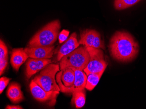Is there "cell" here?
Returning a JSON list of instances; mask_svg holds the SVG:
<instances>
[{
  "instance_id": "obj_1",
  "label": "cell",
  "mask_w": 146,
  "mask_h": 109,
  "mask_svg": "<svg viewBox=\"0 0 146 109\" xmlns=\"http://www.w3.org/2000/svg\"><path fill=\"white\" fill-rule=\"evenodd\" d=\"M109 48L112 58L122 62L134 60L139 51L138 44L132 35L120 31H116L111 37Z\"/></svg>"
},
{
  "instance_id": "obj_2",
  "label": "cell",
  "mask_w": 146,
  "mask_h": 109,
  "mask_svg": "<svg viewBox=\"0 0 146 109\" xmlns=\"http://www.w3.org/2000/svg\"><path fill=\"white\" fill-rule=\"evenodd\" d=\"M60 27L59 20H56L49 23L31 38L28 47L52 46L58 38Z\"/></svg>"
},
{
  "instance_id": "obj_3",
  "label": "cell",
  "mask_w": 146,
  "mask_h": 109,
  "mask_svg": "<svg viewBox=\"0 0 146 109\" xmlns=\"http://www.w3.org/2000/svg\"><path fill=\"white\" fill-rule=\"evenodd\" d=\"M60 70V65L51 63L46 66L33 80L38 86L46 91H60V88L55 80L56 74Z\"/></svg>"
},
{
  "instance_id": "obj_4",
  "label": "cell",
  "mask_w": 146,
  "mask_h": 109,
  "mask_svg": "<svg viewBox=\"0 0 146 109\" xmlns=\"http://www.w3.org/2000/svg\"><path fill=\"white\" fill-rule=\"evenodd\" d=\"M90 60L89 52L85 46L74 50L69 54L64 56L60 61V70L66 67H74L84 70L87 66Z\"/></svg>"
},
{
  "instance_id": "obj_5",
  "label": "cell",
  "mask_w": 146,
  "mask_h": 109,
  "mask_svg": "<svg viewBox=\"0 0 146 109\" xmlns=\"http://www.w3.org/2000/svg\"><path fill=\"white\" fill-rule=\"evenodd\" d=\"M86 48L90 54V60L84 71L87 76L91 73H104L108 64L104 59L102 50L92 47Z\"/></svg>"
},
{
  "instance_id": "obj_6",
  "label": "cell",
  "mask_w": 146,
  "mask_h": 109,
  "mask_svg": "<svg viewBox=\"0 0 146 109\" xmlns=\"http://www.w3.org/2000/svg\"><path fill=\"white\" fill-rule=\"evenodd\" d=\"M80 44L86 47H92L97 49H105V45L102 39L100 34L92 29H86L81 32Z\"/></svg>"
},
{
  "instance_id": "obj_7",
  "label": "cell",
  "mask_w": 146,
  "mask_h": 109,
  "mask_svg": "<svg viewBox=\"0 0 146 109\" xmlns=\"http://www.w3.org/2000/svg\"><path fill=\"white\" fill-rule=\"evenodd\" d=\"M30 91L34 99L40 102H45L50 100H55L60 91H46L38 86L33 80L29 85Z\"/></svg>"
},
{
  "instance_id": "obj_8",
  "label": "cell",
  "mask_w": 146,
  "mask_h": 109,
  "mask_svg": "<svg viewBox=\"0 0 146 109\" xmlns=\"http://www.w3.org/2000/svg\"><path fill=\"white\" fill-rule=\"evenodd\" d=\"M54 46L27 47L24 49L30 58L33 59H50L53 56Z\"/></svg>"
},
{
  "instance_id": "obj_9",
  "label": "cell",
  "mask_w": 146,
  "mask_h": 109,
  "mask_svg": "<svg viewBox=\"0 0 146 109\" xmlns=\"http://www.w3.org/2000/svg\"><path fill=\"white\" fill-rule=\"evenodd\" d=\"M75 73V80L71 87H60V91L64 93H73L74 92L84 89L86 87L87 75L83 70L72 67Z\"/></svg>"
},
{
  "instance_id": "obj_10",
  "label": "cell",
  "mask_w": 146,
  "mask_h": 109,
  "mask_svg": "<svg viewBox=\"0 0 146 109\" xmlns=\"http://www.w3.org/2000/svg\"><path fill=\"white\" fill-rule=\"evenodd\" d=\"M52 62L51 60L50 59L29 58L26 63L25 76L26 78L29 79L32 76L41 70L46 66Z\"/></svg>"
},
{
  "instance_id": "obj_11",
  "label": "cell",
  "mask_w": 146,
  "mask_h": 109,
  "mask_svg": "<svg viewBox=\"0 0 146 109\" xmlns=\"http://www.w3.org/2000/svg\"><path fill=\"white\" fill-rule=\"evenodd\" d=\"M75 80V73L73 68L68 67L61 70L56 76V81L59 87H71Z\"/></svg>"
},
{
  "instance_id": "obj_12",
  "label": "cell",
  "mask_w": 146,
  "mask_h": 109,
  "mask_svg": "<svg viewBox=\"0 0 146 109\" xmlns=\"http://www.w3.org/2000/svg\"><path fill=\"white\" fill-rule=\"evenodd\" d=\"M80 44L77 40V35L75 32L71 34L69 38L65 41L57 52V60L58 61L61 60L64 56L71 53L77 49Z\"/></svg>"
},
{
  "instance_id": "obj_13",
  "label": "cell",
  "mask_w": 146,
  "mask_h": 109,
  "mask_svg": "<svg viewBox=\"0 0 146 109\" xmlns=\"http://www.w3.org/2000/svg\"><path fill=\"white\" fill-rule=\"evenodd\" d=\"M29 58L28 55L23 48H15L12 50L11 57L10 62L13 69L19 71L20 67Z\"/></svg>"
},
{
  "instance_id": "obj_14",
  "label": "cell",
  "mask_w": 146,
  "mask_h": 109,
  "mask_svg": "<svg viewBox=\"0 0 146 109\" xmlns=\"http://www.w3.org/2000/svg\"><path fill=\"white\" fill-rule=\"evenodd\" d=\"M6 95L9 99L14 104L21 102L24 99L21 86L16 82H12L10 84Z\"/></svg>"
},
{
  "instance_id": "obj_15",
  "label": "cell",
  "mask_w": 146,
  "mask_h": 109,
  "mask_svg": "<svg viewBox=\"0 0 146 109\" xmlns=\"http://www.w3.org/2000/svg\"><path fill=\"white\" fill-rule=\"evenodd\" d=\"M86 101V93L85 90L77 91L72 93L71 103L75 105L77 109L82 108L84 106Z\"/></svg>"
},
{
  "instance_id": "obj_16",
  "label": "cell",
  "mask_w": 146,
  "mask_h": 109,
  "mask_svg": "<svg viewBox=\"0 0 146 109\" xmlns=\"http://www.w3.org/2000/svg\"><path fill=\"white\" fill-rule=\"evenodd\" d=\"M103 72L100 73H91L87 76L85 88L89 91L95 88L103 74Z\"/></svg>"
},
{
  "instance_id": "obj_17",
  "label": "cell",
  "mask_w": 146,
  "mask_h": 109,
  "mask_svg": "<svg viewBox=\"0 0 146 109\" xmlns=\"http://www.w3.org/2000/svg\"><path fill=\"white\" fill-rule=\"evenodd\" d=\"M141 0H115L114 6L117 10L125 9L134 5Z\"/></svg>"
},
{
  "instance_id": "obj_18",
  "label": "cell",
  "mask_w": 146,
  "mask_h": 109,
  "mask_svg": "<svg viewBox=\"0 0 146 109\" xmlns=\"http://www.w3.org/2000/svg\"><path fill=\"white\" fill-rule=\"evenodd\" d=\"M8 57V48L2 40H0V60Z\"/></svg>"
},
{
  "instance_id": "obj_19",
  "label": "cell",
  "mask_w": 146,
  "mask_h": 109,
  "mask_svg": "<svg viewBox=\"0 0 146 109\" xmlns=\"http://www.w3.org/2000/svg\"><path fill=\"white\" fill-rule=\"evenodd\" d=\"M11 79L5 76L1 77L0 78V93L1 94L6 87L9 83Z\"/></svg>"
},
{
  "instance_id": "obj_20",
  "label": "cell",
  "mask_w": 146,
  "mask_h": 109,
  "mask_svg": "<svg viewBox=\"0 0 146 109\" xmlns=\"http://www.w3.org/2000/svg\"><path fill=\"white\" fill-rule=\"evenodd\" d=\"M70 32L68 30H63L59 35L58 39L59 43L62 44L64 42L68 39Z\"/></svg>"
},
{
  "instance_id": "obj_21",
  "label": "cell",
  "mask_w": 146,
  "mask_h": 109,
  "mask_svg": "<svg viewBox=\"0 0 146 109\" xmlns=\"http://www.w3.org/2000/svg\"><path fill=\"white\" fill-rule=\"evenodd\" d=\"M8 64V57L0 60V75L3 74Z\"/></svg>"
},
{
  "instance_id": "obj_22",
  "label": "cell",
  "mask_w": 146,
  "mask_h": 109,
  "mask_svg": "<svg viewBox=\"0 0 146 109\" xmlns=\"http://www.w3.org/2000/svg\"><path fill=\"white\" fill-rule=\"evenodd\" d=\"M6 109H23V108L19 105H8L6 107Z\"/></svg>"
}]
</instances>
